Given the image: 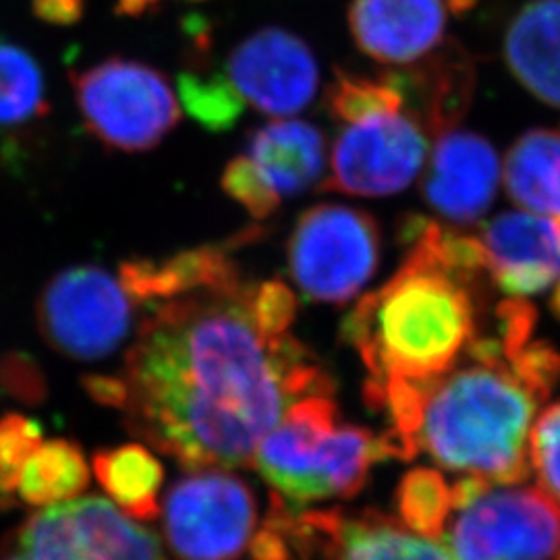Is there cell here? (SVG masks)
Here are the masks:
<instances>
[{
	"label": "cell",
	"mask_w": 560,
	"mask_h": 560,
	"mask_svg": "<svg viewBox=\"0 0 560 560\" xmlns=\"http://www.w3.org/2000/svg\"><path fill=\"white\" fill-rule=\"evenodd\" d=\"M247 289L240 280L148 305L125 355L129 432L189 469L249 465L295 400L335 395L303 342L261 337Z\"/></svg>",
	"instance_id": "cell-1"
},
{
	"label": "cell",
	"mask_w": 560,
	"mask_h": 560,
	"mask_svg": "<svg viewBox=\"0 0 560 560\" xmlns=\"http://www.w3.org/2000/svg\"><path fill=\"white\" fill-rule=\"evenodd\" d=\"M521 314L494 320L448 372L432 381L363 384L372 409L386 413L395 459L428 455L442 469L492 483L529 478V432L560 382V351L534 339Z\"/></svg>",
	"instance_id": "cell-2"
},
{
	"label": "cell",
	"mask_w": 560,
	"mask_h": 560,
	"mask_svg": "<svg viewBox=\"0 0 560 560\" xmlns=\"http://www.w3.org/2000/svg\"><path fill=\"white\" fill-rule=\"evenodd\" d=\"M405 243L397 275L340 324V340L358 349L368 382L432 381L480 335L481 282L444 268L420 241Z\"/></svg>",
	"instance_id": "cell-3"
},
{
	"label": "cell",
	"mask_w": 560,
	"mask_h": 560,
	"mask_svg": "<svg viewBox=\"0 0 560 560\" xmlns=\"http://www.w3.org/2000/svg\"><path fill=\"white\" fill-rule=\"evenodd\" d=\"M384 459H393L386 436L340 423L332 395L322 393L295 400L252 460L282 501L307 504L355 497Z\"/></svg>",
	"instance_id": "cell-4"
},
{
	"label": "cell",
	"mask_w": 560,
	"mask_h": 560,
	"mask_svg": "<svg viewBox=\"0 0 560 560\" xmlns=\"http://www.w3.org/2000/svg\"><path fill=\"white\" fill-rule=\"evenodd\" d=\"M442 544L453 560H550L560 548V506L541 488L463 478Z\"/></svg>",
	"instance_id": "cell-5"
},
{
	"label": "cell",
	"mask_w": 560,
	"mask_h": 560,
	"mask_svg": "<svg viewBox=\"0 0 560 560\" xmlns=\"http://www.w3.org/2000/svg\"><path fill=\"white\" fill-rule=\"evenodd\" d=\"M73 88L88 131L108 150H154L179 125V101L171 81L141 60H102L75 73Z\"/></svg>",
	"instance_id": "cell-6"
},
{
	"label": "cell",
	"mask_w": 560,
	"mask_h": 560,
	"mask_svg": "<svg viewBox=\"0 0 560 560\" xmlns=\"http://www.w3.org/2000/svg\"><path fill=\"white\" fill-rule=\"evenodd\" d=\"M382 233L376 219L353 206L318 203L295 222L287 243L293 282L307 300L345 305L381 268Z\"/></svg>",
	"instance_id": "cell-7"
},
{
	"label": "cell",
	"mask_w": 560,
	"mask_h": 560,
	"mask_svg": "<svg viewBox=\"0 0 560 560\" xmlns=\"http://www.w3.org/2000/svg\"><path fill=\"white\" fill-rule=\"evenodd\" d=\"M138 303L119 275L101 266H73L52 277L38 300L44 340L78 361L113 355L133 330Z\"/></svg>",
	"instance_id": "cell-8"
},
{
	"label": "cell",
	"mask_w": 560,
	"mask_h": 560,
	"mask_svg": "<svg viewBox=\"0 0 560 560\" xmlns=\"http://www.w3.org/2000/svg\"><path fill=\"white\" fill-rule=\"evenodd\" d=\"M428 159V133L407 106L342 125L322 189L384 198L407 189Z\"/></svg>",
	"instance_id": "cell-9"
},
{
	"label": "cell",
	"mask_w": 560,
	"mask_h": 560,
	"mask_svg": "<svg viewBox=\"0 0 560 560\" xmlns=\"http://www.w3.org/2000/svg\"><path fill=\"white\" fill-rule=\"evenodd\" d=\"M254 527V494L229 471L194 469L166 494L164 532L179 560H235Z\"/></svg>",
	"instance_id": "cell-10"
},
{
	"label": "cell",
	"mask_w": 560,
	"mask_h": 560,
	"mask_svg": "<svg viewBox=\"0 0 560 560\" xmlns=\"http://www.w3.org/2000/svg\"><path fill=\"white\" fill-rule=\"evenodd\" d=\"M25 560H166L159 538L101 497L46 506L23 525Z\"/></svg>",
	"instance_id": "cell-11"
},
{
	"label": "cell",
	"mask_w": 560,
	"mask_h": 560,
	"mask_svg": "<svg viewBox=\"0 0 560 560\" xmlns=\"http://www.w3.org/2000/svg\"><path fill=\"white\" fill-rule=\"evenodd\" d=\"M226 78L245 104L264 115L287 117L307 108L320 85V67L307 42L282 27H264L237 44Z\"/></svg>",
	"instance_id": "cell-12"
},
{
	"label": "cell",
	"mask_w": 560,
	"mask_h": 560,
	"mask_svg": "<svg viewBox=\"0 0 560 560\" xmlns=\"http://www.w3.org/2000/svg\"><path fill=\"white\" fill-rule=\"evenodd\" d=\"M501 162L494 145L465 129L442 131L434 145L421 196L442 221L467 226L480 221L499 191Z\"/></svg>",
	"instance_id": "cell-13"
},
{
	"label": "cell",
	"mask_w": 560,
	"mask_h": 560,
	"mask_svg": "<svg viewBox=\"0 0 560 560\" xmlns=\"http://www.w3.org/2000/svg\"><path fill=\"white\" fill-rule=\"evenodd\" d=\"M478 240L488 279L511 298L536 295L560 279V217L502 212Z\"/></svg>",
	"instance_id": "cell-14"
},
{
	"label": "cell",
	"mask_w": 560,
	"mask_h": 560,
	"mask_svg": "<svg viewBox=\"0 0 560 560\" xmlns=\"http://www.w3.org/2000/svg\"><path fill=\"white\" fill-rule=\"evenodd\" d=\"M347 20L365 57L405 67L441 48L446 7L444 0H351Z\"/></svg>",
	"instance_id": "cell-15"
},
{
	"label": "cell",
	"mask_w": 560,
	"mask_h": 560,
	"mask_svg": "<svg viewBox=\"0 0 560 560\" xmlns=\"http://www.w3.org/2000/svg\"><path fill=\"white\" fill-rule=\"evenodd\" d=\"M260 235L264 231L252 226L233 240L185 249L164 260H125L119 266V279L133 301L145 307L198 291L229 289L243 280L233 252Z\"/></svg>",
	"instance_id": "cell-16"
},
{
	"label": "cell",
	"mask_w": 560,
	"mask_h": 560,
	"mask_svg": "<svg viewBox=\"0 0 560 560\" xmlns=\"http://www.w3.org/2000/svg\"><path fill=\"white\" fill-rule=\"evenodd\" d=\"M303 540L332 560H453L441 541L423 538L378 513L345 517L337 511L300 515Z\"/></svg>",
	"instance_id": "cell-17"
},
{
	"label": "cell",
	"mask_w": 560,
	"mask_h": 560,
	"mask_svg": "<svg viewBox=\"0 0 560 560\" xmlns=\"http://www.w3.org/2000/svg\"><path fill=\"white\" fill-rule=\"evenodd\" d=\"M247 159L280 198H293L322 179L326 138L307 120H270L252 131Z\"/></svg>",
	"instance_id": "cell-18"
},
{
	"label": "cell",
	"mask_w": 560,
	"mask_h": 560,
	"mask_svg": "<svg viewBox=\"0 0 560 560\" xmlns=\"http://www.w3.org/2000/svg\"><path fill=\"white\" fill-rule=\"evenodd\" d=\"M504 60L538 101L560 108V0H529L504 34Z\"/></svg>",
	"instance_id": "cell-19"
},
{
	"label": "cell",
	"mask_w": 560,
	"mask_h": 560,
	"mask_svg": "<svg viewBox=\"0 0 560 560\" xmlns=\"http://www.w3.org/2000/svg\"><path fill=\"white\" fill-rule=\"evenodd\" d=\"M395 75L405 98L411 94L418 104L413 113L425 131L442 133L453 129L471 101L474 67L455 42L444 46L439 55L420 60V69Z\"/></svg>",
	"instance_id": "cell-20"
},
{
	"label": "cell",
	"mask_w": 560,
	"mask_h": 560,
	"mask_svg": "<svg viewBox=\"0 0 560 560\" xmlns=\"http://www.w3.org/2000/svg\"><path fill=\"white\" fill-rule=\"evenodd\" d=\"M504 185L523 208L560 217V136L546 129L523 133L506 154Z\"/></svg>",
	"instance_id": "cell-21"
},
{
	"label": "cell",
	"mask_w": 560,
	"mask_h": 560,
	"mask_svg": "<svg viewBox=\"0 0 560 560\" xmlns=\"http://www.w3.org/2000/svg\"><path fill=\"white\" fill-rule=\"evenodd\" d=\"M94 471L125 515L133 520H154L159 515L161 460L141 444H122L113 451H101L94 457Z\"/></svg>",
	"instance_id": "cell-22"
},
{
	"label": "cell",
	"mask_w": 560,
	"mask_h": 560,
	"mask_svg": "<svg viewBox=\"0 0 560 560\" xmlns=\"http://www.w3.org/2000/svg\"><path fill=\"white\" fill-rule=\"evenodd\" d=\"M90 483V467L80 446L69 441L40 444L21 471V499L34 506L73 501Z\"/></svg>",
	"instance_id": "cell-23"
},
{
	"label": "cell",
	"mask_w": 560,
	"mask_h": 560,
	"mask_svg": "<svg viewBox=\"0 0 560 560\" xmlns=\"http://www.w3.org/2000/svg\"><path fill=\"white\" fill-rule=\"evenodd\" d=\"M326 110L340 125L365 119L382 110H399L407 106L395 73L365 78L335 69V78L326 90Z\"/></svg>",
	"instance_id": "cell-24"
},
{
	"label": "cell",
	"mask_w": 560,
	"mask_h": 560,
	"mask_svg": "<svg viewBox=\"0 0 560 560\" xmlns=\"http://www.w3.org/2000/svg\"><path fill=\"white\" fill-rule=\"evenodd\" d=\"M400 521L423 538H441L453 513V483L436 469L420 467L400 480L397 492Z\"/></svg>",
	"instance_id": "cell-25"
},
{
	"label": "cell",
	"mask_w": 560,
	"mask_h": 560,
	"mask_svg": "<svg viewBox=\"0 0 560 560\" xmlns=\"http://www.w3.org/2000/svg\"><path fill=\"white\" fill-rule=\"evenodd\" d=\"M179 98L187 115L212 133L229 131L245 110L240 92L219 71H183Z\"/></svg>",
	"instance_id": "cell-26"
},
{
	"label": "cell",
	"mask_w": 560,
	"mask_h": 560,
	"mask_svg": "<svg viewBox=\"0 0 560 560\" xmlns=\"http://www.w3.org/2000/svg\"><path fill=\"white\" fill-rule=\"evenodd\" d=\"M46 110L38 62L18 46L0 42V125L36 119Z\"/></svg>",
	"instance_id": "cell-27"
},
{
	"label": "cell",
	"mask_w": 560,
	"mask_h": 560,
	"mask_svg": "<svg viewBox=\"0 0 560 560\" xmlns=\"http://www.w3.org/2000/svg\"><path fill=\"white\" fill-rule=\"evenodd\" d=\"M300 301L291 287L280 280L249 282L247 289V312L260 330L261 337L277 340L291 335V326L298 318Z\"/></svg>",
	"instance_id": "cell-28"
},
{
	"label": "cell",
	"mask_w": 560,
	"mask_h": 560,
	"mask_svg": "<svg viewBox=\"0 0 560 560\" xmlns=\"http://www.w3.org/2000/svg\"><path fill=\"white\" fill-rule=\"evenodd\" d=\"M40 444L42 430L36 421L21 413L0 418V497L18 490L21 471Z\"/></svg>",
	"instance_id": "cell-29"
},
{
	"label": "cell",
	"mask_w": 560,
	"mask_h": 560,
	"mask_svg": "<svg viewBox=\"0 0 560 560\" xmlns=\"http://www.w3.org/2000/svg\"><path fill=\"white\" fill-rule=\"evenodd\" d=\"M529 465L541 490L560 504V400L546 407L532 425Z\"/></svg>",
	"instance_id": "cell-30"
},
{
	"label": "cell",
	"mask_w": 560,
	"mask_h": 560,
	"mask_svg": "<svg viewBox=\"0 0 560 560\" xmlns=\"http://www.w3.org/2000/svg\"><path fill=\"white\" fill-rule=\"evenodd\" d=\"M221 187L229 198L247 210L254 221H266L279 210V194L264 180L247 156H237L224 166Z\"/></svg>",
	"instance_id": "cell-31"
},
{
	"label": "cell",
	"mask_w": 560,
	"mask_h": 560,
	"mask_svg": "<svg viewBox=\"0 0 560 560\" xmlns=\"http://www.w3.org/2000/svg\"><path fill=\"white\" fill-rule=\"evenodd\" d=\"M0 386L13 397L27 402H40L46 397V381L38 363L23 353H11L2 358Z\"/></svg>",
	"instance_id": "cell-32"
},
{
	"label": "cell",
	"mask_w": 560,
	"mask_h": 560,
	"mask_svg": "<svg viewBox=\"0 0 560 560\" xmlns=\"http://www.w3.org/2000/svg\"><path fill=\"white\" fill-rule=\"evenodd\" d=\"M85 0H34V13L52 25H73L83 18Z\"/></svg>",
	"instance_id": "cell-33"
},
{
	"label": "cell",
	"mask_w": 560,
	"mask_h": 560,
	"mask_svg": "<svg viewBox=\"0 0 560 560\" xmlns=\"http://www.w3.org/2000/svg\"><path fill=\"white\" fill-rule=\"evenodd\" d=\"M83 386L88 390V395L94 400H98L102 405L108 407H117L122 409L125 400H127V386L120 376H85Z\"/></svg>",
	"instance_id": "cell-34"
},
{
	"label": "cell",
	"mask_w": 560,
	"mask_h": 560,
	"mask_svg": "<svg viewBox=\"0 0 560 560\" xmlns=\"http://www.w3.org/2000/svg\"><path fill=\"white\" fill-rule=\"evenodd\" d=\"M252 550H254V560H289L287 536L270 521L254 538Z\"/></svg>",
	"instance_id": "cell-35"
},
{
	"label": "cell",
	"mask_w": 560,
	"mask_h": 560,
	"mask_svg": "<svg viewBox=\"0 0 560 560\" xmlns=\"http://www.w3.org/2000/svg\"><path fill=\"white\" fill-rule=\"evenodd\" d=\"M162 0H117V13L122 18H141L154 11Z\"/></svg>",
	"instance_id": "cell-36"
},
{
	"label": "cell",
	"mask_w": 560,
	"mask_h": 560,
	"mask_svg": "<svg viewBox=\"0 0 560 560\" xmlns=\"http://www.w3.org/2000/svg\"><path fill=\"white\" fill-rule=\"evenodd\" d=\"M478 2H480V0H446V4L451 7V11H453V13H457V15L467 13V11H469V9H474Z\"/></svg>",
	"instance_id": "cell-37"
},
{
	"label": "cell",
	"mask_w": 560,
	"mask_h": 560,
	"mask_svg": "<svg viewBox=\"0 0 560 560\" xmlns=\"http://www.w3.org/2000/svg\"><path fill=\"white\" fill-rule=\"evenodd\" d=\"M559 284H557V289H555V293H552V300H550V307H552V312H555V316L560 320V279L557 280Z\"/></svg>",
	"instance_id": "cell-38"
},
{
	"label": "cell",
	"mask_w": 560,
	"mask_h": 560,
	"mask_svg": "<svg viewBox=\"0 0 560 560\" xmlns=\"http://www.w3.org/2000/svg\"><path fill=\"white\" fill-rule=\"evenodd\" d=\"M4 560H25L23 557H20V555H11V557H7Z\"/></svg>",
	"instance_id": "cell-39"
},
{
	"label": "cell",
	"mask_w": 560,
	"mask_h": 560,
	"mask_svg": "<svg viewBox=\"0 0 560 560\" xmlns=\"http://www.w3.org/2000/svg\"><path fill=\"white\" fill-rule=\"evenodd\" d=\"M194 2H200V0H194Z\"/></svg>",
	"instance_id": "cell-40"
},
{
	"label": "cell",
	"mask_w": 560,
	"mask_h": 560,
	"mask_svg": "<svg viewBox=\"0 0 560 560\" xmlns=\"http://www.w3.org/2000/svg\"><path fill=\"white\" fill-rule=\"evenodd\" d=\"M559 560H560V557H559Z\"/></svg>",
	"instance_id": "cell-41"
}]
</instances>
